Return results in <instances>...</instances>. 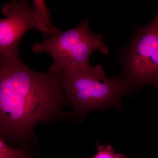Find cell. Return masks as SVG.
<instances>
[{
    "instance_id": "obj_8",
    "label": "cell",
    "mask_w": 158,
    "mask_h": 158,
    "mask_svg": "<svg viewBox=\"0 0 158 158\" xmlns=\"http://www.w3.org/2000/svg\"><path fill=\"white\" fill-rule=\"evenodd\" d=\"M96 145L98 152L93 158H127L122 154L115 153L111 145L98 143H97Z\"/></svg>"
},
{
    "instance_id": "obj_5",
    "label": "cell",
    "mask_w": 158,
    "mask_h": 158,
    "mask_svg": "<svg viewBox=\"0 0 158 158\" xmlns=\"http://www.w3.org/2000/svg\"><path fill=\"white\" fill-rule=\"evenodd\" d=\"M2 11L6 17L0 19V54L7 57L19 56L18 44L24 34L35 29L45 35L52 34L31 9L27 0H13Z\"/></svg>"
},
{
    "instance_id": "obj_3",
    "label": "cell",
    "mask_w": 158,
    "mask_h": 158,
    "mask_svg": "<svg viewBox=\"0 0 158 158\" xmlns=\"http://www.w3.org/2000/svg\"><path fill=\"white\" fill-rule=\"evenodd\" d=\"M34 52H46L54 60L49 70L60 72L69 69H87L91 67L90 56L95 51L106 56L109 52L102 35L93 33L89 21L85 19L73 28L61 31L43 42L34 44Z\"/></svg>"
},
{
    "instance_id": "obj_2",
    "label": "cell",
    "mask_w": 158,
    "mask_h": 158,
    "mask_svg": "<svg viewBox=\"0 0 158 158\" xmlns=\"http://www.w3.org/2000/svg\"><path fill=\"white\" fill-rule=\"evenodd\" d=\"M60 85L69 104L73 106L69 118L80 122L95 110L114 108L121 111L122 98L132 92L130 83L122 75L112 78L106 77L101 65L87 69H69L61 72Z\"/></svg>"
},
{
    "instance_id": "obj_6",
    "label": "cell",
    "mask_w": 158,
    "mask_h": 158,
    "mask_svg": "<svg viewBox=\"0 0 158 158\" xmlns=\"http://www.w3.org/2000/svg\"><path fill=\"white\" fill-rule=\"evenodd\" d=\"M33 4L34 11L43 25L50 32L52 36L60 32L61 30L57 29L52 23L50 18L51 12L47 7L45 1L34 0Z\"/></svg>"
},
{
    "instance_id": "obj_1",
    "label": "cell",
    "mask_w": 158,
    "mask_h": 158,
    "mask_svg": "<svg viewBox=\"0 0 158 158\" xmlns=\"http://www.w3.org/2000/svg\"><path fill=\"white\" fill-rule=\"evenodd\" d=\"M61 72L31 70L19 56L0 57V134L6 143L29 149L37 143L34 128L69 118Z\"/></svg>"
},
{
    "instance_id": "obj_4",
    "label": "cell",
    "mask_w": 158,
    "mask_h": 158,
    "mask_svg": "<svg viewBox=\"0 0 158 158\" xmlns=\"http://www.w3.org/2000/svg\"><path fill=\"white\" fill-rule=\"evenodd\" d=\"M121 75L133 91L152 85L158 87V12L150 23L137 27L128 45L119 51Z\"/></svg>"
},
{
    "instance_id": "obj_7",
    "label": "cell",
    "mask_w": 158,
    "mask_h": 158,
    "mask_svg": "<svg viewBox=\"0 0 158 158\" xmlns=\"http://www.w3.org/2000/svg\"><path fill=\"white\" fill-rule=\"evenodd\" d=\"M32 156L30 150L12 148L0 137V158H29Z\"/></svg>"
}]
</instances>
